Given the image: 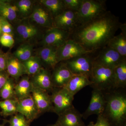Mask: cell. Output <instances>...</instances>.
I'll use <instances>...</instances> for the list:
<instances>
[{
  "mask_svg": "<svg viewBox=\"0 0 126 126\" xmlns=\"http://www.w3.org/2000/svg\"><path fill=\"white\" fill-rule=\"evenodd\" d=\"M122 24L119 17L108 11L94 19L78 25L70 32L69 39L86 50L95 53L107 45Z\"/></svg>",
  "mask_w": 126,
  "mask_h": 126,
  "instance_id": "obj_1",
  "label": "cell"
},
{
  "mask_svg": "<svg viewBox=\"0 0 126 126\" xmlns=\"http://www.w3.org/2000/svg\"><path fill=\"white\" fill-rule=\"evenodd\" d=\"M103 94L106 104L102 115L110 126H126V94L119 89Z\"/></svg>",
  "mask_w": 126,
  "mask_h": 126,
  "instance_id": "obj_2",
  "label": "cell"
},
{
  "mask_svg": "<svg viewBox=\"0 0 126 126\" xmlns=\"http://www.w3.org/2000/svg\"><path fill=\"white\" fill-rule=\"evenodd\" d=\"M90 81L93 89L108 92L114 89L113 69L94 61Z\"/></svg>",
  "mask_w": 126,
  "mask_h": 126,
  "instance_id": "obj_3",
  "label": "cell"
},
{
  "mask_svg": "<svg viewBox=\"0 0 126 126\" xmlns=\"http://www.w3.org/2000/svg\"><path fill=\"white\" fill-rule=\"evenodd\" d=\"M106 2L105 0H83L77 12L78 25L89 22L105 14L108 11Z\"/></svg>",
  "mask_w": 126,
  "mask_h": 126,
  "instance_id": "obj_4",
  "label": "cell"
},
{
  "mask_svg": "<svg viewBox=\"0 0 126 126\" xmlns=\"http://www.w3.org/2000/svg\"><path fill=\"white\" fill-rule=\"evenodd\" d=\"M94 53L83 55L62 62L74 75L86 76L90 80Z\"/></svg>",
  "mask_w": 126,
  "mask_h": 126,
  "instance_id": "obj_5",
  "label": "cell"
},
{
  "mask_svg": "<svg viewBox=\"0 0 126 126\" xmlns=\"http://www.w3.org/2000/svg\"><path fill=\"white\" fill-rule=\"evenodd\" d=\"M50 99L53 106V112L58 115L73 107L74 96L65 88H53Z\"/></svg>",
  "mask_w": 126,
  "mask_h": 126,
  "instance_id": "obj_6",
  "label": "cell"
},
{
  "mask_svg": "<svg viewBox=\"0 0 126 126\" xmlns=\"http://www.w3.org/2000/svg\"><path fill=\"white\" fill-rule=\"evenodd\" d=\"M93 52L86 50L81 45L69 39L63 45L58 47L57 53L59 63L75 57Z\"/></svg>",
  "mask_w": 126,
  "mask_h": 126,
  "instance_id": "obj_7",
  "label": "cell"
},
{
  "mask_svg": "<svg viewBox=\"0 0 126 126\" xmlns=\"http://www.w3.org/2000/svg\"><path fill=\"white\" fill-rule=\"evenodd\" d=\"M97 52L98 53L94 56V61L113 69L126 59L107 46Z\"/></svg>",
  "mask_w": 126,
  "mask_h": 126,
  "instance_id": "obj_8",
  "label": "cell"
},
{
  "mask_svg": "<svg viewBox=\"0 0 126 126\" xmlns=\"http://www.w3.org/2000/svg\"><path fill=\"white\" fill-rule=\"evenodd\" d=\"M70 35L69 32L56 27L48 29L43 35L41 45L58 48L70 39Z\"/></svg>",
  "mask_w": 126,
  "mask_h": 126,
  "instance_id": "obj_9",
  "label": "cell"
},
{
  "mask_svg": "<svg viewBox=\"0 0 126 126\" xmlns=\"http://www.w3.org/2000/svg\"><path fill=\"white\" fill-rule=\"evenodd\" d=\"M106 101L103 93L101 90L93 89L89 105L83 114L82 117L87 119L93 115H102L105 108Z\"/></svg>",
  "mask_w": 126,
  "mask_h": 126,
  "instance_id": "obj_10",
  "label": "cell"
},
{
  "mask_svg": "<svg viewBox=\"0 0 126 126\" xmlns=\"http://www.w3.org/2000/svg\"><path fill=\"white\" fill-rule=\"evenodd\" d=\"M78 24L77 13L66 9L54 18V27L71 32Z\"/></svg>",
  "mask_w": 126,
  "mask_h": 126,
  "instance_id": "obj_11",
  "label": "cell"
},
{
  "mask_svg": "<svg viewBox=\"0 0 126 126\" xmlns=\"http://www.w3.org/2000/svg\"><path fill=\"white\" fill-rule=\"evenodd\" d=\"M30 18L37 25L47 29L54 27L53 16L41 4L34 5Z\"/></svg>",
  "mask_w": 126,
  "mask_h": 126,
  "instance_id": "obj_12",
  "label": "cell"
},
{
  "mask_svg": "<svg viewBox=\"0 0 126 126\" xmlns=\"http://www.w3.org/2000/svg\"><path fill=\"white\" fill-rule=\"evenodd\" d=\"M16 111L23 115L29 123L37 118L41 113L31 95L18 100Z\"/></svg>",
  "mask_w": 126,
  "mask_h": 126,
  "instance_id": "obj_13",
  "label": "cell"
},
{
  "mask_svg": "<svg viewBox=\"0 0 126 126\" xmlns=\"http://www.w3.org/2000/svg\"><path fill=\"white\" fill-rule=\"evenodd\" d=\"M53 70L51 78L53 88L65 87L74 75L62 62L59 63Z\"/></svg>",
  "mask_w": 126,
  "mask_h": 126,
  "instance_id": "obj_14",
  "label": "cell"
},
{
  "mask_svg": "<svg viewBox=\"0 0 126 126\" xmlns=\"http://www.w3.org/2000/svg\"><path fill=\"white\" fill-rule=\"evenodd\" d=\"M57 126H84L81 114L74 106L58 115Z\"/></svg>",
  "mask_w": 126,
  "mask_h": 126,
  "instance_id": "obj_15",
  "label": "cell"
},
{
  "mask_svg": "<svg viewBox=\"0 0 126 126\" xmlns=\"http://www.w3.org/2000/svg\"><path fill=\"white\" fill-rule=\"evenodd\" d=\"M31 80L34 87L47 92L52 91L53 88L50 70L45 68H41L37 73L32 76Z\"/></svg>",
  "mask_w": 126,
  "mask_h": 126,
  "instance_id": "obj_16",
  "label": "cell"
},
{
  "mask_svg": "<svg viewBox=\"0 0 126 126\" xmlns=\"http://www.w3.org/2000/svg\"><path fill=\"white\" fill-rule=\"evenodd\" d=\"M57 48L52 46H42L39 50L38 56L42 64L47 69H53L58 63L57 56Z\"/></svg>",
  "mask_w": 126,
  "mask_h": 126,
  "instance_id": "obj_17",
  "label": "cell"
},
{
  "mask_svg": "<svg viewBox=\"0 0 126 126\" xmlns=\"http://www.w3.org/2000/svg\"><path fill=\"white\" fill-rule=\"evenodd\" d=\"M31 96L41 113L50 111L53 112V106L48 92L33 87Z\"/></svg>",
  "mask_w": 126,
  "mask_h": 126,
  "instance_id": "obj_18",
  "label": "cell"
},
{
  "mask_svg": "<svg viewBox=\"0 0 126 126\" xmlns=\"http://www.w3.org/2000/svg\"><path fill=\"white\" fill-rule=\"evenodd\" d=\"M19 23L16 28V32L22 40H33L41 35L38 28L31 23L24 21Z\"/></svg>",
  "mask_w": 126,
  "mask_h": 126,
  "instance_id": "obj_19",
  "label": "cell"
},
{
  "mask_svg": "<svg viewBox=\"0 0 126 126\" xmlns=\"http://www.w3.org/2000/svg\"><path fill=\"white\" fill-rule=\"evenodd\" d=\"M121 33L110 40L107 46L117 52L122 57L126 58V25L123 24L120 28Z\"/></svg>",
  "mask_w": 126,
  "mask_h": 126,
  "instance_id": "obj_20",
  "label": "cell"
},
{
  "mask_svg": "<svg viewBox=\"0 0 126 126\" xmlns=\"http://www.w3.org/2000/svg\"><path fill=\"white\" fill-rule=\"evenodd\" d=\"M92 84V83L87 77L83 75H74L64 88L74 96L84 88L91 86Z\"/></svg>",
  "mask_w": 126,
  "mask_h": 126,
  "instance_id": "obj_21",
  "label": "cell"
},
{
  "mask_svg": "<svg viewBox=\"0 0 126 126\" xmlns=\"http://www.w3.org/2000/svg\"><path fill=\"white\" fill-rule=\"evenodd\" d=\"M6 69L9 75L15 79L19 78L24 75H27L23 63L14 56L7 59Z\"/></svg>",
  "mask_w": 126,
  "mask_h": 126,
  "instance_id": "obj_22",
  "label": "cell"
},
{
  "mask_svg": "<svg viewBox=\"0 0 126 126\" xmlns=\"http://www.w3.org/2000/svg\"><path fill=\"white\" fill-rule=\"evenodd\" d=\"M33 87L30 78L27 76L23 77L15 86L16 99L20 100L30 96Z\"/></svg>",
  "mask_w": 126,
  "mask_h": 126,
  "instance_id": "obj_23",
  "label": "cell"
},
{
  "mask_svg": "<svg viewBox=\"0 0 126 126\" xmlns=\"http://www.w3.org/2000/svg\"><path fill=\"white\" fill-rule=\"evenodd\" d=\"M18 9L12 1L0 0V16L9 22L15 21L18 16Z\"/></svg>",
  "mask_w": 126,
  "mask_h": 126,
  "instance_id": "obj_24",
  "label": "cell"
},
{
  "mask_svg": "<svg viewBox=\"0 0 126 126\" xmlns=\"http://www.w3.org/2000/svg\"><path fill=\"white\" fill-rule=\"evenodd\" d=\"M114 89L125 88L126 86V59L113 69Z\"/></svg>",
  "mask_w": 126,
  "mask_h": 126,
  "instance_id": "obj_25",
  "label": "cell"
},
{
  "mask_svg": "<svg viewBox=\"0 0 126 126\" xmlns=\"http://www.w3.org/2000/svg\"><path fill=\"white\" fill-rule=\"evenodd\" d=\"M39 2L50 12L54 18L66 9L63 0H41Z\"/></svg>",
  "mask_w": 126,
  "mask_h": 126,
  "instance_id": "obj_26",
  "label": "cell"
},
{
  "mask_svg": "<svg viewBox=\"0 0 126 126\" xmlns=\"http://www.w3.org/2000/svg\"><path fill=\"white\" fill-rule=\"evenodd\" d=\"M33 46L29 43L21 45L14 53V56L21 62H24L32 57Z\"/></svg>",
  "mask_w": 126,
  "mask_h": 126,
  "instance_id": "obj_27",
  "label": "cell"
},
{
  "mask_svg": "<svg viewBox=\"0 0 126 126\" xmlns=\"http://www.w3.org/2000/svg\"><path fill=\"white\" fill-rule=\"evenodd\" d=\"M34 1L20 0L16 2L18 9V15L23 18L29 17L31 15L33 8Z\"/></svg>",
  "mask_w": 126,
  "mask_h": 126,
  "instance_id": "obj_28",
  "label": "cell"
},
{
  "mask_svg": "<svg viewBox=\"0 0 126 126\" xmlns=\"http://www.w3.org/2000/svg\"><path fill=\"white\" fill-rule=\"evenodd\" d=\"M23 63L26 69L27 75H34L43 67L42 63L38 56H32Z\"/></svg>",
  "mask_w": 126,
  "mask_h": 126,
  "instance_id": "obj_29",
  "label": "cell"
},
{
  "mask_svg": "<svg viewBox=\"0 0 126 126\" xmlns=\"http://www.w3.org/2000/svg\"><path fill=\"white\" fill-rule=\"evenodd\" d=\"M17 101L18 100L16 98L0 101V108L2 110L3 114L5 116H9L17 113Z\"/></svg>",
  "mask_w": 126,
  "mask_h": 126,
  "instance_id": "obj_30",
  "label": "cell"
},
{
  "mask_svg": "<svg viewBox=\"0 0 126 126\" xmlns=\"http://www.w3.org/2000/svg\"><path fill=\"white\" fill-rule=\"evenodd\" d=\"M15 86L13 79L9 78L6 83L0 91V95L4 100L15 99Z\"/></svg>",
  "mask_w": 126,
  "mask_h": 126,
  "instance_id": "obj_31",
  "label": "cell"
},
{
  "mask_svg": "<svg viewBox=\"0 0 126 126\" xmlns=\"http://www.w3.org/2000/svg\"><path fill=\"white\" fill-rule=\"evenodd\" d=\"M9 122L10 126H29L25 117L19 113L12 116Z\"/></svg>",
  "mask_w": 126,
  "mask_h": 126,
  "instance_id": "obj_32",
  "label": "cell"
},
{
  "mask_svg": "<svg viewBox=\"0 0 126 126\" xmlns=\"http://www.w3.org/2000/svg\"><path fill=\"white\" fill-rule=\"evenodd\" d=\"M15 40L13 35L2 33L0 36V43L5 47H12L15 44Z\"/></svg>",
  "mask_w": 126,
  "mask_h": 126,
  "instance_id": "obj_33",
  "label": "cell"
},
{
  "mask_svg": "<svg viewBox=\"0 0 126 126\" xmlns=\"http://www.w3.org/2000/svg\"><path fill=\"white\" fill-rule=\"evenodd\" d=\"M83 0H63L66 9L77 12L80 8Z\"/></svg>",
  "mask_w": 126,
  "mask_h": 126,
  "instance_id": "obj_34",
  "label": "cell"
},
{
  "mask_svg": "<svg viewBox=\"0 0 126 126\" xmlns=\"http://www.w3.org/2000/svg\"><path fill=\"white\" fill-rule=\"evenodd\" d=\"M0 25L2 33H7L13 35L14 29L10 22L5 18L0 16Z\"/></svg>",
  "mask_w": 126,
  "mask_h": 126,
  "instance_id": "obj_35",
  "label": "cell"
},
{
  "mask_svg": "<svg viewBox=\"0 0 126 126\" xmlns=\"http://www.w3.org/2000/svg\"><path fill=\"white\" fill-rule=\"evenodd\" d=\"M95 124V126H110L107 119L102 114L98 116L96 122Z\"/></svg>",
  "mask_w": 126,
  "mask_h": 126,
  "instance_id": "obj_36",
  "label": "cell"
},
{
  "mask_svg": "<svg viewBox=\"0 0 126 126\" xmlns=\"http://www.w3.org/2000/svg\"><path fill=\"white\" fill-rule=\"evenodd\" d=\"M9 78L7 74L0 72V91L6 83Z\"/></svg>",
  "mask_w": 126,
  "mask_h": 126,
  "instance_id": "obj_37",
  "label": "cell"
},
{
  "mask_svg": "<svg viewBox=\"0 0 126 126\" xmlns=\"http://www.w3.org/2000/svg\"><path fill=\"white\" fill-rule=\"evenodd\" d=\"M7 59L2 55H0V72L6 69Z\"/></svg>",
  "mask_w": 126,
  "mask_h": 126,
  "instance_id": "obj_38",
  "label": "cell"
},
{
  "mask_svg": "<svg viewBox=\"0 0 126 126\" xmlns=\"http://www.w3.org/2000/svg\"><path fill=\"white\" fill-rule=\"evenodd\" d=\"M87 126H95V124L93 122H91Z\"/></svg>",
  "mask_w": 126,
  "mask_h": 126,
  "instance_id": "obj_39",
  "label": "cell"
},
{
  "mask_svg": "<svg viewBox=\"0 0 126 126\" xmlns=\"http://www.w3.org/2000/svg\"><path fill=\"white\" fill-rule=\"evenodd\" d=\"M2 34V31H1V27L0 25V36H1Z\"/></svg>",
  "mask_w": 126,
  "mask_h": 126,
  "instance_id": "obj_40",
  "label": "cell"
},
{
  "mask_svg": "<svg viewBox=\"0 0 126 126\" xmlns=\"http://www.w3.org/2000/svg\"><path fill=\"white\" fill-rule=\"evenodd\" d=\"M56 126V125H55V124H53V125H49V126Z\"/></svg>",
  "mask_w": 126,
  "mask_h": 126,
  "instance_id": "obj_41",
  "label": "cell"
},
{
  "mask_svg": "<svg viewBox=\"0 0 126 126\" xmlns=\"http://www.w3.org/2000/svg\"><path fill=\"white\" fill-rule=\"evenodd\" d=\"M0 126H4L3 125H1V124H0Z\"/></svg>",
  "mask_w": 126,
  "mask_h": 126,
  "instance_id": "obj_42",
  "label": "cell"
}]
</instances>
